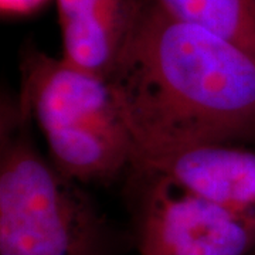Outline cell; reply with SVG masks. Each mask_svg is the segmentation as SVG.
Wrapping results in <instances>:
<instances>
[{"mask_svg":"<svg viewBox=\"0 0 255 255\" xmlns=\"http://www.w3.org/2000/svg\"><path fill=\"white\" fill-rule=\"evenodd\" d=\"M133 167L207 143H255V55L142 0L110 78Z\"/></svg>","mask_w":255,"mask_h":255,"instance_id":"cell-1","label":"cell"},{"mask_svg":"<svg viewBox=\"0 0 255 255\" xmlns=\"http://www.w3.org/2000/svg\"><path fill=\"white\" fill-rule=\"evenodd\" d=\"M17 102L46 137L51 163L74 182H108L135 157V143L108 78L65 58L30 51Z\"/></svg>","mask_w":255,"mask_h":255,"instance_id":"cell-2","label":"cell"},{"mask_svg":"<svg viewBox=\"0 0 255 255\" xmlns=\"http://www.w3.org/2000/svg\"><path fill=\"white\" fill-rule=\"evenodd\" d=\"M17 105L1 111L0 255H102L94 204L46 160L23 129Z\"/></svg>","mask_w":255,"mask_h":255,"instance_id":"cell-3","label":"cell"},{"mask_svg":"<svg viewBox=\"0 0 255 255\" xmlns=\"http://www.w3.org/2000/svg\"><path fill=\"white\" fill-rule=\"evenodd\" d=\"M155 182L139 213L142 255H247L255 250V227L173 180Z\"/></svg>","mask_w":255,"mask_h":255,"instance_id":"cell-4","label":"cell"},{"mask_svg":"<svg viewBox=\"0 0 255 255\" xmlns=\"http://www.w3.org/2000/svg\"><path fill=\"white\" fill-rule=\"evenodd\" d=\"M164 176L255 227V152L234 143L180 149L137 167Z\"/></svg>","mask_w":255,"mask_h":255,"instance_id":"cell-5","label":"cell"},{"mask_svg":"<svg viewBox=\"0 0 255 255\" xmlns=\"http://www.w3.org/2000/svg\"><path fill=\"white\" fill-rule=\"evenodd\" d=\"M63 58L110 80L135 26L142 0H55Z\"/></svg>","mask_w":255,"mask_h":255,"instance_id":"cell-6","label":"cell"},{"mask_svg":"<svg viewBox=\"0 0 255 255\" xmlns=\"http://www.w3.org/2000/svg\"><path fill=\"white\" fill-rule=\"evenodd\" d=\"M172 17L206 28L255 55V0H149Z\"/></svg>","mask_w":255,"mask_h":255,"instance_id":"cell-7","label":"cell"},{"mask_svg":"<svg viewBox=\"0 0 255 255\" xmlns=\"http://www.w3.org/2000/svg\"><path fill=\"white\" fill-rule=\"evenodd\" d=\"M43 0H1V9L7 13H26L36 9Z\"/></svg>","mask_w":255,"mask_h":255,"instance_id":"cell-8","label":"cell"},{"mask_svg":"<svg viewBox=\"0 0 255 255\" xmlns=\"http://www.w3.org/2000/svg\"><path fill=\"white\" fill-rule=\"evenodd\" d=\"M253 253H254V255H255V250H254V251H253Z\"/></svg>","mask_w":255,"mask_h":255,"instance_id":"cell-9","label":"cell"}]
</instances>
